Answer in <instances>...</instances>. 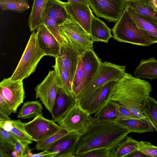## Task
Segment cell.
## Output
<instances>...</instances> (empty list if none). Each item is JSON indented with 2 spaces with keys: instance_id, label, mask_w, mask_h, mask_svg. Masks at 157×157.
<instances>
[{
  "instance_id": "1",
  "label": "cell",
  "mask_w": 157,
  "mask_h": 157,
  "mask_svg": "<svg viewBox=\"0 0 157 157\" xmlns=\"http://www.w3.org/2000/svg\"><path fill=\"white\" fill-rule=\"evenodd\" d=\"M130 132L115 121H100L94 117L81 134L75 157L91 150L105 148L112 151Z\"/></svg>"
},
{
  "instance_id": "2",
  "label": "cell",
  "mask_w": 157,
  "mask_h": 157,
  "mask_svg": "<svg viewBox=\"0 0 157 157\" xmlns=\"http://www.w3.org/2000/svg\"><path fill=\"white\" fill-rule=\"evenodd\" d=\"M151 91V86L148 82L126 73L122 78L113 82L110 100L119 103L139 117L146 120L142 105Z\"/></svg>"
},
{
  "instance_id": "3",
  "label": "cell",
  "mask_w": 157,
  "mask_h": 157,
  "mask_svg": "<svg viewBox=\"0 0 157 157\" xmlns=\"http://www.w3.org/2000/svg\"><path fill=\"white\" fill-rule=\"evenodd\" d=\"M112 31L113 38L121 42L144 46L153 44L148 35L136 25L127 8Z\"/></svg>"
},
{
  "instance_id": "4",
  "label": "cell",
  "mask_w": 157,
  "mask_h": 157,
  "mask_svg": "<svg viewBox=\"0 0 157 157\" xmlns=\"http://www.w3.org/2000/svg\"><path fill=\"white\" fill-rule=\"evenodd\" d=\"M45 56L40 48L36 33L34 31L31 34L25 49L19 63L11 76L12 81H23L35 71L41 59Z\"/></svg>"
},
{
  "instance_id": "5",
  "label": "cell",
  "mask_w": 157,
  "mask_h": 157,
  "mask_svg": "<svg viewBox=\"0 0 157 157\" xmlns=\"http://www.w3.org/2000/svg\"><path fill=\"white\" fill-rule=\"evenodd\" d=\"M126 66L110 62H102L101 66L92 80L75 98V102L79 103L84 100L97 89L107 83L117 81L124 76Z\"/></svg>"
},
{
  "instance_id": "6",
  "label": "cell",
  "mask_w": 157,
  "mask_h": 157,
  "mask_svg": "<svg viewBox=\"0 0 157 157\" xmlns=\"http://www.w3.org/2000/svg\"><path fill=\"white\" fill-rule=\"evenodd\" d=\"M60 29L63 41L71 45L79 55L85 49L93 48L90 35L73 19L61 25Z\"/></svg>"
},
{
  "instance_id": "7",
  "label": "cell",
  "mask_w": 157,
  "mask_h": 157,
  "mask_svg": "<svg viewBox=\"0 0 157 157\" xmlns=\"http://www.w3.org/2000/svg\"><path fill=\"white\" fill-rule=\"evenodd\" d=\"M97 16L109 22H117L127 7L126 0H86Z\"/></svg>"
},
{
  "instance_id": "8",
  "label": "cell",
  "mask_w": 157,
  "mask_h": 157,
  "mask_svg": "<svg viewBox=\"0 0 157 157\" xmlns=\"http://www.w3.org/2000/svg\"><path fill=\"white\" fill-rule=\"evenodd\" d=\"M93 117L77 103L69 110L58 123L61 128L70 132L82 134L91 122Z\"/></svg>"
},
{
  "instance_id": "9",
  "label": "cell",
  "mask_w": 157,
  "mask_h": 157,
  "mask_svg": "<svg viewBox=\"0 0 157 157\" xmlns=\"http://www.w3.org/2000/svg\"><path fill=\"white\" fill-rule=\"evenodd\" d=\"M52 120L44 117L42 113L32 121L25 123V129L33 140H43L57 132L61 128Z\"/></svg>"
},
{
  "instance_id": "10",
  "label": "cell",
  "mask_w": 157,
  "mask_h": 157,
  "mask_svg": "<svg viewBox=\"0 0 157 157\" xmlns=\"http://www.w3.org/2000/svg\"><path fill=\"white\" fill-rule=\"evenodd\" d=\"M58 86V77L54 70L50 71L44 80L35 89L36 98L40 99L50 113L54 105Z\"/></svg>"
},
{
  "instance_id": "11",
  "label": "cell",
  "mask_w": 157,
  "mask_h": 157,
  "mask_svg": "<svg viewBox=\"0 0 157 157\" xmlns=\"http://www.w3.org/2000/svg\"><path fill=\"white\" fill-rule=\"evenodd\" d=\"M0 96L16 113L18 107L23 103L25 92L22 81H12L4 78L0 83Z\"/></svg>"
},
{
  "instance_id": "12",
  "label": "cell",
  "mask_w": 157,
  "mask_h": 157,
  "mask_svg": "<svg viewBox=\"0 0 157 157\" xmlns=\"http://www.w3.org/2000/svg\"><path fill=\"white\" fill-rule=\"evenodd\" d=\"M114 81L99 88L86 99L77 103L90 115L94 114L110 101V91Z\"/></svg>"
},
{
  "instance_id": "13",
  "label": "cell",
  "mask_w": 157,
  "mask_h": 157,
  "mask_svg": "<svg viewBox=\"0 0 157 157\" xmlns=\"http://www.w3.org/2000/svg\"><path fill=\"white\" fill-rule=\"evenodd\" d=\"M84 68V76L82 82L74 94L76 98L92 80L98 72L102 63L101 59L93 48L85 49L81 54Z\"/></svg>"
},
{
  "instance_id": "14",
  "label": "cell",
  "mask_w": 157,
  "mask_h": 157,
  "mask_svg": "<svg viewBox=\"0 0 157 157\" xmlns=\"http://www.w3.org/2000/svg\"><path fill=\"white\" fill-rule=\"evenodd\" d=\"M80 55L70 44L63 41L55 60L67 72L72 85Z\"/></svg>"
},
{
  "instance_id": "15",
  "label": "cell",
  "mask_w": 157,
  "mask_h": 157,
  "mask_svg": "<svg viewBox=\"0 0 157 157\" xmlns=\"http://www.w3.org/2000/svg\"><path fill=\"white\" fill-rule=\"evenodd\" d=\"M81 134L71 132L60 138L47 150L58 152L55 157H75L76 151Z\"/></svg>"
},
{
  "instance_id": "16",
  "label": "cell",
  "mask_w": 157,
  "mask_h": 157,
  "mask_svg": "<svg viewBox=\"0 0 157 157\" xmlns=\"http://www.w3.org/2000/svg\"><path fill=\"white\" fill-rule=\"evenodd\" d=\"M70 17L78 23L90 35L91 21L94 15L89 5L69 2H64Z\"/></svg>"
},
{
  "instance_id": "17",
  "label": "cell",
  "mask_w": 157,
  "mask_h": 157,
  "mask_svg": "<svg viewBox=\"0 0 157 157\" xmlns=\"http://www.w3.org/2000/svg\"><path fill=\"white\" fill-rule=\"evenodd\" d=\"M75 103V97L58 83L55 103L51 113L52 120L58 123Z\"/></svg>"
},
{
  "instance_id": "18",
  "label": "cell",
  "mask_w": 157,
  "mask_h": 157,
  "mask_svg": "<svg viewBox=\"0 0 157 157\" xmlns=\"http://www.w3.org/2000/svg\"><path fill=\"white\" fill-rule=\"evenodd\" d=\"M36 36L39 45L45 56L56 57L58 55L60 44L43 24L36 29Z\"/></svg>"
},
{
  "instance_id": "19",
  "label": "cell",
  "mask_w": 157,
  "mask_h": 157,
  "mask_svg": "<svg viewBox=\"0 0 157 157\" xmlns=\"http://www.w3.org/2000/svg\"><path fill=\"white\" fill-rule=\"evenodd\" d=\"M44 13L59 25L72 19L67 11L64 2L60 0H48Z\"/></svg>"
},
{
  "instance_id": "20",
  "label": "cell",
  "mask_w": 157,
  "mask_h": 157,
  "mask_svg": "<svg viewBox=\"0 0 157 157\" xmlns=\"http://www.w3.org/2000/svg\"><path fill=\"white\" fill-rule=\"evenodd\" d=\"M126 8L136 25L148 35L153 44L157 43V25L129 7Z\"/></svg>"
},
{
  "instance_id": "21",
  "label": "cell",
  "mask_w": 157,
  "mask_h": 157,
  "mask_svg": "<svg viewBox=\"0 0 157 157\" xmlns=\"http://www.w3.org/2000/svg\"><path fill=\"white\" fill-rule=\"evenodd\" d=\"M112 29L98 18L93 16L91 23L90 36L93 43L101 41L107 43L113 36Z\"/></svg>"
},
{
  "instance_id": "22",
  "label": "cell",
  "mask_w": 157,
  "mask_h": 157,
  "mask_svg": "<svg viewBox=\"0 0 157 157\" xmlns=\"http://www.w3.org/2000/svg\"><path fill=\"white\" fill-rule=\"evenodd\" d=\"M126 2L127 6L146 17L157 25V10L153 6L152 0H126Z\"/></svg>"
},
{
  "instance_id": "23",
  "label": "cell",
  "mask_w": 157,
  "mask_h": 157,
  "mask_svg": "<svg viewBox=\"0 0 157 157\" xmlns=\"http://www.w3.org/2000/svg\"><path fill=\"white\" fill-rule=\"evenodd\" d=\"M25 125V123L22 122L20 120L0 121V127L11 133L18 140L30 144L33 140L26 132Z\"/></svg>"
},
{
  "instance_id": "24",
  "label": "cell",
  "mask_w": 157,
  "mask_h": 157,
  "mask_svg": "<svg viewBox=\"0 0 157 157\" xmlns=\"http://www.w3.org/2000/svg\"><path fill=\"white\" fill-rule=\"evenodd\" d=\"M130 132L143 133L153 132L154 128L146 120L142 118H119L116 121Z\"/></svg>"
},
{
  "instance_id": "25",
  "label": "cell",
  "mask_w": 157,
  "mask_h": 157,
  "mask_svg": "<svg viewBox=\"0 0 157 157\" xmlns=\"http://www.w3.org/2000/svg\"><path fill=\"white\" fill-rule=\"evenodd\" d=\"M135 76L138 78L150 80L157 78V60L154 57L142 59L136 68Z\"/></svg>"
},
{
  "instance_id": "26",
  "label": "cell",
  "mask_w": 157,
  "mask_h": 157,
  "mask_svg": "<svg viewBox=\"0 0 157 157\" xmlns=\"http://www.w3.org/2000/svg\"><path fill=\"white\" fill-rule=\"evenodd\" d=\"M48 0H33L31 11L28 20L30 31L36 29L41 24V18Z\"/></svg>"
},
{
  "instance_id": "27",
  "label": "cell",
  "mask_w": 157,
  "mask_h": 157,
  "mask_svg": "<svg viewBox=\"0 0 157 157\" xmlns=\"http://www.w3.org/2000/svg\"><path fill=\"white\" fill-rule=\"evenodd\" d=\"M118 103L110 101L105 105L94 113V117L100 121H115L119 118Z\"/></svg>"
},
{
  "instance_id": "28",
  "label": "cell",
  "mask_w": 157,
  "mask_h": 157,
  "mask_svg": "<svg viewBox=\"0 0 157 157\" xmlns=\"http://www.w3.org/2000/svg\"><path fill=\"white\" fill-rule=\"evenodd\" d=\"M142 109L146 120L157 132V101L148 96L143 101Z\"/></svg>"
},
{
  "instance_id": "29",
  "label": "cell",
  "mask_w": 157,
  "mask_h": 157,
  "mask_svg": "<svg viewBox=\"0 0 157 157\" xmlns=\"http://www.w3.org/2000/svg\"><path fill=\"white\" fill-rule=\"evenodd\" d=\"M139 143V141L127 136L112 151L113 157H126L138 149Z\"/></svg>"
},
{
  "instance_id": "30",
  "label": "cell",
  "mask_w": 157,
  "mask_h": 157,
  "mask_svg": "<svg viewBox=\"0 0 157 157\" xmlns=\"http://www.w3.org/2000/svg\"><path fill=\"white\" fill-rule=\"evenodd\" d=\"M43 109V106L39 101H28L23 105L17 117L22 119L35 117L41 113Z\"/></svg>"
},
{
  "instance_id": "31",
  "label": "cell",
  "mask_w": 157,
  "mask_h": 157,
  "mask_svg": "<svg viewBox=\"0 0 157 157\" xmlns=\"http://www.w3.org/2000/svg\"><path fill=\"white\" fill-rule=\"evenodd\" d=\"M0 6L3 10H10L22 13L30 8L26 0H0Z\"/></svg>"
},
{
  "instance_id": "32",
  "label": "cell",
  "mask_w": 157,
  "mask_h": 157,
  "mask_svg": "<svg viewBox=\"0 0 157 157\" xmlns=\"http://www.w3.org/2000/svg\"><path fill=\"white\" fill-rule=\"evenodd\" d=\"M52 67L57 74L59 84L68 93L74 96L72 84L67 71L59 66L56 60L55 65Z\"/></svg>"
},
{
  "instance_id": "33",
  "label": "cell",
  "mask_w": 157,
  "mask_h": 157,
  "mask_svg": "<svg viewBox=\"0 0 157 157\" xmlns=\"http://www.w3.org/2000/svg\"><path fill=\"white\" fill-rule=\"evenodd\" d=\"M70 132L68 130L61 128L57 132L46 139L37 142L35 147V149L38 151L46 150L58 140Z\"/></svg>"
},
{
  "instance_id": "34",
  "label": "cell",
  "mask_w": 157,
  "mask_h": 157,
  "mask_svg": "<svg viewBox=\"0 0 157 157\" xmlns=\"http://www.w3.org/2000/svg\"><path fill=\"white\" fill-rule=\"evenodd\" d=\"M41 22V24L45 25L60 44H62L63 41L61 35L60 25L55 21L50 19L44 13L42 16Z\"/></svg>"
},
{
  "instance_id": "35",
  "label": "cell",
  "mask_w": 157,
  "mask_h": 157,
  "mask_svg": "<svg viewBox=\"0 0 157 157\" xmlns=\"http://www.w3.org/2000/svg\"><path fill=\"white\" fill-rule=\"evenodd\" d=\"M0 144L13 151L17 140L11 133L0 127Z\"/></svg>"
},
{
  "instance_id": "36",
  "label": "cell",
  "mask_w": 157,
  "mask_h": 157,
  "mask_svg": "<svg viewBox=\"0 0 157 157\" xmlns=\"http://www.w3.org/2000/svg\"><path fill=\"white\" fill-rule=\"evenodd\" d=\"M83 64L82 56L81 54H80L79 56L78 65L72 83L73 95H74V93L81 85L83 79Z\"/></svg>"
},
{
  "instance_id": "37",
  "label": "cell",
  "mask_w": 157,
  "mask_h": 157,
  "mask_svg": "<svg viewBox=\"0 0 157 157\" xmlns=\"http://www.w3.org/2000/svg\"><path fill=\"white\" fill-rule=\"evenodd\" d=\"M28 143L17 140L15 143L13 151L11 154L16 157H27L31 152Z\"/></svg>"
},
{
  "instance_id": "38",
  "label": "cell",
  "mask_w": 157,
  "mask_h": 157,
  "mask_svg": "<svg viewBox=\"0 0 157 157\" xmlns=\"http://www.w3.org/2000/svg\"><path fill=\"white\" fill-rule=\"evenodd\" d=\"M138 150L147 156L157 157V146L153 145L150 142L139 141Z\"/></svg>"
},
{
  "instance_id": "39",
  "label": "cell",
  "mask_w": 157,
  "mask_h": 157,
  "mask_svg": "<svg viewBox=\"0 0 157 157\" xmlns=\"http://www.w3.org/2000/svg\"><path fill=\"white\" fill-rule=\"evenodd\" d=\"M81 157H113L112 151L105 148H98L90 151Z\"/></svg>"
},
{
  "instance_id": "40",
  "label": "cell",
  "mask_w": 157,
  "mask_h": 157,
  "mask_svg": "<svg viewBox=\"0 0 157 157\" xmlns=\"http://www.w3.org/2000/svg\"><path fill=\"white\" fill-rule=\"evenodd\" d=\"M118 104V111L119 118L123 119H136L141 118L135 115L129 110Z\"/></svg>"
},
{
  "instance_id": "41",
  "label": "cell",
  "mask_w": 157,
  "mask_h": 157,
  "mask_svg": "<svg viewBox=\"0 0 157 157\" xmlns=\"http://www.w3.org/2000/svg\"><path fill=\"white\" fill-rule=\"evenodd\" d=\"M0 112L7 116L13 113L12 110L6 102L0 96Z\"/></svg>"
},
{
  "instance_id": "42",
  "label": "cell",
  "mask_w": 157,
  "mask_h": 157,
  "mask_svg": "<svg viewBox=\"0 0 157 157\" xmlns=\"http://www.w3.org/2000/svg\"><path fill=\"white\" fill-rule=\"evenodd\" d=\"M58 154V152H52L45 150L38 153L33 154L31 153L27 157H55Z\"/></svg>"
},
{
  "instance_id": "43",
  "label": "cell",
  "mask_w": 157,
  "mask_h": 157,
  "mask_svg": "<svg viewBox=\"0 0 157 157\" xmlns=\"http://www.w3.org/2000/svg\"><path fill=\"white\" fill-rule=\"evenodd\" d=\"M147 156L139 150H136L127 155L126 157H144Z\"/></svg>"
},
{
  "instance_id": "44",
  "label": "cell",
  "mask_w": 157,
  "mask_h": 157,
  "mask_svg": "<svg viewBox=\"0 0 157 157\" xmlns=\"http://www.w3.org/2000/svg\"><path fill=\"white\" fill-rule=\"evenodd\" d=\"M11 120L9 116H7L0 112V121L6 122Z\"/></svg>"
},
{
  "instance_id": "45",
  "label": "cell",
  "mask_w": 157,
  "mask_h": 157,
  "mask_svg": "<svg viewBox=\"0 0 157 157\" xmlns=\"http://www.w3.org/2000/svg\"><path fill=\"white\" fill-rule=\"evenodd\" d=\"M68 2L71 3H80L89 5L86 0H68Z\"/></svg>"
},
{
  "instance_id": "46",
  "label": "cell",
  "mask_w": 157,
  "mask_h": 157,
  "mask_svg": "<svg viewBox=\"0 0 157 157\" xmlns=\"http://www.w3.org/2000/svg\"><path fill=\"white\" fill-rule=\"evenodd\" d=\"M152 2L153 6L157 10V0H152Z\"/></svg>"
},
{
  "instance_id": "47",
  "label": "cell",
  "mask_w": 157,
  "mask_h": 157,
  "mask_svg": "<svg viewBox=\"0 0 157 157\" xmlns=\"http://www.w3.org/2000/svg\"><path fill=\"white\" fill-rule=\"evenodd\" d=\"M129 0V1H138V0Z\"/></svg>"
}]
</instances>
